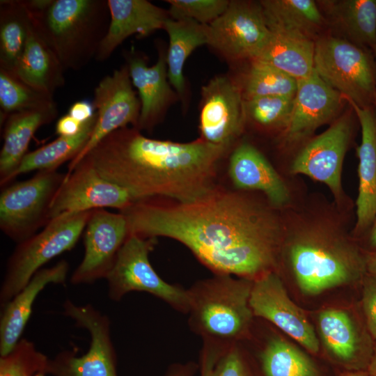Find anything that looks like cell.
<instances>
[{
    "label": "cell",
    "mask_w": 376,
    "mask_h": 376,
    "mask_svg": "<svg viewBox=\"0 0 376 376\" xmlns=\"http://www.w3.org/2000/svg\"><path fill=\"white\" fill-rule=\"evenodd\" d=\"M270 31L267 44L255 60L272 65L297 81L309 77L314 71L313 38L289 31Z\"/></svg>",
    "instance_id": "cell-27"
},
{
    "label": "cell",
    "mask_w": 376,
    "mask_h": 376,
    "mask_svg": "<svg viewBox=\"0 0 376 376\" xmlns=\"http://www.w3.org/2000/svg\"><path fill=\"white\" fill-rule=\"evenodd\" d=\"M228 173L236 188L263 192L274 207H282L290 201L287 186L276 170L254 146L240 144L230 155Z\"/></svg>",
    "instance_id": "cell-24"
},
{
    "label": "cell",
    "mask_w": 376,
    "mask_h": 376,
    "mask_svg": "<svg viewBox=\"0 0 376 376\" xmlns=\"http://www.w3.org/2000/svg\"><path fill=\"white\" fill-rule=\"evenodd\" d=\"M331 13L357 45H376V0H343L329 3Z\"/></svg>",
    "instance_id": "cell-32"
},
{
    "label": "cell",
    "mask_w": 376,
    "mask_h": 376,
    "mask_svg": "<svg viewBox=\"0 0 376 376\" xmlns=\"http://www.w3.org/2000/svg\"><path fill=\"white\" fill-rule=\"evenodd\" d=\"M93 210L66 214L51 220L42 230L17 243L9 257L0 290L3 307L54 258L77 243Z\"/></svg>",
    "instance_id": "cell-6"
},
{
    "label": "cell",
    "mask_w": 376,
    "mask_h": 376,
    "mask_svg": "<svg viewBox=\"0 0 376 376\" xmlns=\"http://www.w3.org/2000/svg\"><path fill=\"white\" fill-rule=\"evenodd\" d=\"M265 376H317L312 360L296 346L279 336L270 338L260 353Z\"/></svg>",
    "instance_id": "cell-33"
},
{
    "label": "cell",
    "mask_w": 376,
    "mask_h": 376,
    "mask_svg": "<svg viewBox=\"0 0 376 376\" xmlns=\"http://www.w3.org/2000/svg\"><path fill=\"white\" fill-rule=\"evenodd\" d=\"M368 245L369 249L366 251H376V217L369 228Z\"/></svg>",
    "instance_id": "cell-46"
},
{
    "label": "cell",
    "mask_w": 376,
    "mask_h": 376,
    "mask_svg": "<svg viewBox=\"0 0 376 376\" xmlns=\"http://www.w3.org/2000/svg\"><path fill=\"white\" fill-rule=\"evenodd\" d=\"M361 288L362 315L370 335L376 340V279L367 274Z\"/></svg>",
    "instance_id": "cell-40"
},
{
    "label": "cell",
    "mask_w": 376,
    "mask_h": 376,
    "mask_svg": "<svg viewBox=\"0 0 376 376\" xmlns=\"http://www.w3.org/2000/svg\"><path fill=\"white\" fill-rule=\"evenodd\" d=\"M107 2L110 23L95 56L97 61L107 60L132 35L148 36L157 30L164 29L170 17L168 10L146 0H107Z\"/></svg>",
    "instance_id": "cell-21"
},
{
    "label": "cell",
    "mask_w": 376,
    "mask_h": 376,
    "mask_svg": "<svg viewBox=\"0 0 376 376\" xmlns=\"http://www.w3.org/2000/svg\"><path fill=\"white\" fill-rule=\"evenodd\" d=\"M286 253L297 285L306 295L361 284L367 274L366 251L327 228L299 231L287 244Z\"/></svg>",
    "instance_id": "cell-3"
},
{
    "label": "cell",
    "mask_w": 376,
    "mask_h": 376,
    "mask_svg": "<svg viewBox=\"0 0 376 376\" xmlns=\"http://www.w3.org/2000/svg\"><path fill=\"white\" fill-rule=\"evenodd\" d=\"M375 54V63H376V45H375L374 48L373 49Z\"/></svg>",
    "instance_id": "cell-50"
},
{
    "label": "cell",
    "mask_w": 376,
    "mask_h": 376,
    "mask_svg": "<svg viewBox=\"0 0 376 376\" xmlns=\"http://www.w3.org/2000/svg\"><path fill=\"white\" fill-rule=\"evenodd\" d=\"M201 96L200 138L228 149L246 120L240 85L228 75H217L202 87Z\"/></svg>",
    "instance_id": "cell-14"
},
{
    "label": "cell",
    "mask_w": 376,
    "mask_h": 376,
    "mask_svg": "<svg viewBox=\"0 0 376 376\" xmlns=\"http://www.w3.org/2000/svg\"><path fill=\"white\" fill-rule=\"evenodd\" d=\"M195 370V366L192 363L180 365L171 370L166 376H192Z\"/></svg>",
    "instance_id": "cell-44"
},
{
    "label": "cell",
    "mask_w": 376,
    "mask_h": 376,
    "mask_svg": "<svg viewBox=\"0 0 376 376\" xmlns=\"http://www.w3.org/2000/svg\"><path fill=\"white\" fill-rule=\"evenodd\" d=\"M366 269L368 274L376 279V251H366Z\"/></svg>",
    "instance_id": "cell-45"
},
{
    "label": "cell",
    "mask_w": 376,
    "mask_h": 376,
    "mask_svg": "<svg viewBox=\"0 0 376 376\" xmlns=\"http://www.w3.org/2000/svg\"><path fill=\"white\" fill-rule=\"evenodd\" d=\"M120 212L130 234L175 240L214 274L254 280L276 266L280 222L270 209L242 194L216 188L195 201L171 204L146 198Z\"/></svg>",
    "instance_id": "cell-1"
},
{
    "label": "cell",
    "mask_w": 376,
    "mask_h": 376,
    "mask_svg": "<svg viewBox=\"0 0 376 376\" xmlns=\"http://www.w3.org/2000/svg\"><path fill=\"white\" fill-rule=\"evenodd\" d=\"M97 120V113L84 123L81 130L71 136H58L54 141L28 152L12 174L8 184L19 175L32 171L57 170L64 162L72 161L88 143Z\"/></svg>",
    "instance_id": "cell-30"
},
{
    "label": "cell",
    "mask_w": 376,
    "mask_h": 376,
    "mask_svg": "<svg viewBox=\"0 0 376 376\" xmlns=\"http://www.w3.org/2000/svg\"><path fill=\"white\" fill-rule=\"evenodd\" d=\"M64 70L31 18L26 45L17 63L15 77L29 86L54 96V92L65 85Z\"/></svg>",
    "instance_id": "cell-26"
},
{
    "label": "cell",
    "mask_w": 376,
    "mask_h": 376,
    "mask_svg": "<svg viewBox=\"0 0 376 376\" xmlns=\"http://www.w3.org/2000/svg\"><path fill=\"white\" fill-rule=\"evenodd\" d=\"M45 373H36L33 375H30V376H45Z\"/></svg>",
    "instance_id": "cell-49"
},
{
    "label": "cell",
    "mask_w": 376,
    "mask_h": 376,
    "mask_svg": "<svg viewBox=\"0 0 376 376\" xmlns=\"http://www.w3.org/2000/svg\"><path fill=\"white\" fill-rule=\"evenodd\" d=\"M54 103V96L38 91L15 76L0 70L1 124L13 113L42 108Z\"/></svg>",
    "instance_id": "cell-35"
},
{
    "label": "cell",
    "mask_w": 376,
    "mask_h": 376,
    "mask_svg": "<svg viewBox=\"0 0 376 376\" xmlns=\"http://www.w3.org/2000/svg\"><path fill=\"white\" fill-rule=\"evenodd\" d=\"M58 115L56 103L39 109L10 114L3 123V145L0 152V186L8 185L12 174L28 153L36 131L52 122Z\"/></svg>",
    "instance_id": "cell-25"
},
{
    "label": "cell",
    "mask_w": 376,
    "mask_h": 376,
    "mask_svg": "<svg viewBox=\"0 0 376 376\" xmlns=\"http://www.w3.org/2000/svg\"><path fill=\"white\" fill-rule=\"evenodd\" d=\"M240 85L244 100L270 95L295 96L297 81L265 62L253 60Z\"/></svg>",
    "instance_id": "cell-34"
},
{
    "label": "cell",
    "mask_w": 376,
    "mask_h": 376,
    "mask_svg": "<svg viewBox=\"0 0 376 376\" xmlns=\"http://www.w3.org/2000/svg\"><path fill=\"white\" fill-rule=\"evenodd\" d=\"M136 127L117 130L86 157L104 178L136 200H198L216 189L217 165L228 148L201 138L188 143L150 139Z\"/></svg>",
    "instance_id": "cell-2"
},
{
    "label": "cell",
    "mask_w": 376,
    "mask_h": 376,
    "mask_svg": "<svg viewBox=\"0 0 376 376\" xmlns=\"http://www.w3.org/2000/svg\"><path fill=\"white\" fill-rule=\"evenodd\" d=\"M29 12L64 70H81L95 58L110 23L107 0H52L45 9Z\"/></svg>",
    "instance_id": "cell-4"
},
{
    "label": "cell",
    "mask_w": 376,
    "mask_h": 376,
    "mask_svg": "<svg viewBox=\"0 0 376 376\" xmlns=\"http://www.w3.org/2000/svg\"><path fill=\"white\" fill-rule=\"evenodd\" d=\"M169 38L166 52L168 79L181 98L186 91L184 65L190 54L198 47L208 44L209 27L194 20L169 17L164 27Z\"/></svg>",
    "instance_id": "cell-28"
},
{
    "label": "cell",
    "mask_w": 376,
    "mask_h": 376,
    "mask_svg": "<svg viewBox=\"0 0 376 376\" xmlns=\"http://www.w3.org/2000/svg\"><path fill=\"white\" fill-rule=\"evenodd\" d=\"M343 98L315 70L307 78L297 81L292 117L288 126L283 130L285 142L301 141L313 134L322 125L333 120L342 107Z\"/></svg>",
    "instance_id": "cell-18"
},
{
    "label": "cell",
    "mask_w": 376,
    "mask_h": 376,
    "mask_svg": "<svg viewBox=\"0 0 376 376\" xmlns=\"http://www.w3.org/2000/svg\"><path fill=\"white\" fill-rule=\"evenodd\" d=\"M340 376H371L366 370H354L346 372Z\"/></svg>",
    "instance_id": "cell-48"
},
{
    "label": "cell",
    "mask_w": 376,
    "mask_h": 376,
    "mask_svg": "<svg viewBox=\"0 0 376 376\" xmlns=\"http://www.w3.org/2000/svg\"><path fill=\"white\" fill-rule=\"evenodd\" d=\"M318 331L324 347L337 360L366 370L372 356L375 341L363 318L336 308L322 310L318 317Z\"/></svg>",
    "instance_id": "cell-19"
},
{
    "label": "cell",
    "mask_w": 376,
    "mask_h": 376,
    "mask_svg": "<svg viewBox=\"0 0 376 376\" xmlns=\"http://www.w3.org/2000/svg\"><path fill=\"white\" fill-rule=\"evenodd\" d=\"M366 370L371 376H376V340L375 341L373 352L366 368Z\"/></svg>",
    "instance_id": "cell-47"
},
{
    "label": "cell",
    "mask_w": 376,
    "mask_h": 376,
    "mask_svg": "<svg viewBox=\"0 0 376 376\" xmlns=\"http://www.w3.org/2000/svg\"><path fill=\"white\" fill-rule=\"evenodd\" d=\"M351 135V119L343 116L305 146L295 157L291 172L325 184L339 199L343 163Z\"/></svg>",
    "instance_id": "cell-17"
},
{
    "label": "cell",
    "mask_w": 376,
    "mask_h": 376,
    "mask_svg": "<svg viewBox=\"0 0 376 376\" xmlns=\"http://www.w3.org/2000/svg\"><path fill=\"white\" fill-rule=\"evenodd\" d=\"M253 281L214 274L194 283L187 289L191 329L224 348L237 343L248 334L254 317L249 304Z\"/></svg>",
    "instance_id": "cell-5"
},
{
    "label": "cell",
    "mask_w": 376,
    "mask_h": 376,
    "mask_svg": "<svg viewBox=\"0 0 376 376\" xmlns=\"http://www.w3.org/2000/svg\"><path fill=\"white\" fill-rule=\"evenodd\" d=\"M68 269V263L64 260L53 267L40 269L11 300L1 307V357L10 353L19 341L38 294L49 284H65Z\"/></svg>",
    "instance_id": "cell-22"
},
{
    "label": "cell",
    "mask_w": 376,
    "mask_h": 376,
    "mask_svg": "<svg viewBox=\"0 0 376 376\" xmlns=\"http://www.w3.org/2000/svg\"><path fill=\"white\" fill-rule=\"evenodd\" d=\"M169 16L173 19H188L209 25L228 6V0H168Z\"/></svg>",
    "instance_id": "cell-38"
},
{
    "label": "cell",
    "mask_w": 376,
    "mask_h": 376,
    "mask_svg": "<svg viewBox=\"0 0 376 376\" xmlns=\"http://www.w3.org/2000/svg\"><path fill=\"white\" fill-rule=\"evenodd\" d=\"M124 56L132 83L138 91L141 101L139 130H150L164 115L166 109L177 99L167 72L166 53L159 49L156 63L148 66L146 58L134 51H125Z\"/></svg>",
    "instance_id": "cell-20"
},
{
    "label": "cell",
    "mask_w": 376,
    "mask_h": 376,
    "mask_svg": "<svg viewBox=\"0 0 376 376\" xmlns=\"http://www.w3.org/2000/svg\"><path fill=\"white\" fill-rule=\"evenodd\" d=\"M225 348L209 341H205L201 352V376H212L214 366Z\"/></svg>",
    "instance_id": "cell-41"
},
{
    "label": "cell",
    "mask_w": 376,
    "mask_h": 376,
    "mask_svg": "<svg viewBox=\"0 0 376 376\" xmlns=\"http://www.w3.org/2000/svg\"><path fill=\"white\" fill-rule=\"evenodd\" d=\"M135 201L122 187L102 177L84 157L72 173L65 175L51 203L49 219L104 207L120 212Z\"/></svg>",
    "instance_id": "cell-13"
},
{
    "label": "cell",
    "mask_w": 376,
    "mask_h": 376,
    "mask_svg": "<svg viewBox=\"0 0 376 376\" xmlns=\"http://www.w3.org/2000/svg\"><path fill=\"white\" fill-rule=\"evenodd\" d=\"M208 27L207 45L230 61L256 59L271 36L260 2L230 1Z\"/></svg>",
    "instance_id": "cell-10"
},
{
    "label": "cell",
    "mask_w": 376,
    "mask_h": 376,
    "mask_svg": "<svg viewBox=\"0 0 376 376\" xmlns=\"http://www.w3.org/2000/svg\"><path fill=\"white\" fill-rule=\"evenodd\" d=\"M260 3L270 31H289L312 38L322 23L313 0H264Z\"/></svg>",
    "instance_id": "cell-31"
},
{
    "label": "cell",
    "mask_w": 376,
    "mask_h": 376,
    "mask_svg": "<svg viewBox=\"0 0 376 376\" xmlns=\"http://www.w3.org/2000/svg\"><path fill=\"white\" fill-rule=\"evenodd\" d=\"M49 360L33 343L20 339L8 354L0 357V376H30L48 374Z\"/></svg>",
    "instance_id": "cell-37"
},
{
    "label": "cell",
    "mask_w": 376,
    "mask_h": 376,
    "mask_svg": "<svg viewBox=\"0 0 376 376\" xmlns=\"http://www.w3.org/2000/svg\"><path fill=\"white\" fill-rule=\"evenodd\" d=\"M348 102L361 127V141L357 148L359 194L354 229L356 234L361 235L369 230L376 217V110Z\"/></svg>",
    "instance_id": "cell-23"
},
{
    "label": "cell",
    "mask_w": 376,
    "mask_h": 376,
    "mask_svg": "<svg viewBox=\"0 0 376 376\" xmlns=\"http://www.w3.org/2000/svg\"><path fill=\"white\" fill-rule=\"evenodd\" d=\"M130 235L126 217L104 209L93 210L84 233V256L71 276L73 284L106 278Z\"/></svg>",
    "instance_id": "cell-16"
},
{
    "label": "cell",
    "mask_w": 376,
    "mask_h": 376,
    "mask_svg": "<svg viewBox=\"0 0 376 376\" xmlns=\"http://www.w3.org/2000/svg\"><path fill=\"white\" fill-rule=\"evenodd\" d=\"M155 239L129 235L105 278L108 295L112 300L119 301L130 292H146L178 311L189 313L188 290L164 281L150 263L149 253Z\"/></svg>",
    "instance_id": "cell-9"
},
{
    "label": "cell",
    "mask_w": 376,
    "mask_h": 376,
    "mask_svg": "<svg viewBox=\"0 0 376 376\" xmlns=\"http://www.w3.org/2000/svg\"><path fill=\"white\" fill-rule=\"evenodd\" d=\"M81 123L70 114L61 116L56 124V134L59 136H71L77 134L82 129Z\"/></svg>",
    "instance_id": "cell-42"
},
{
    "label": "cell",
    "mask_w": 376,
    "mask_h": 376,
    "mask_svg": "<svg viewBox=\"0 0 376 376\" xmlns=\"http://www.w3.org/2000/svg\"><path fill=\"white\" fill-rule=\"evenodd\" d=\"M249 304L254 317L272 323L311 353L319 352L320 341L312 324L290 298L275 271L253 281Z\"/></svg>",
    "instance_id": "cell-15"
},
{
    "label": "cell",
    "mask_w": 376,
    "mask_h": 376,
    "mask_svg": "<svg viewBox=\"0 0 376 376\" xmlns=\"http://www.w3.org/2000/svg\"><path fill=\"white\" fill-rule=\"evenodd\" d=\"M65 315L86 328L91 336L88 352L81 357L65 351L49 360L48 374L53 376H118L110 322L91 305L77 306L67 300Z\"/></svg>",
    "instance_id": "cell-11"
},
{
    "label": "cell",
    "mask_w": 376,
    "mask_h": 376,
    "mask_svg": "<svg viewBox=\"0 0 376 376\" xmlns=\"http://www.w3.org/2000/svg\"><path fill=\"white\" fill-rule=\"evenodd\" d=\"M95 107L88 100H80L74 102L68 110V114L76 120L84 123L91 119L94 114Z\"/></svg>",
    "instance_id": "cell-43"
},
{
    "label": "cell",
    "mask_w": 376,
    "mask_h": 376,
    "mask_svg": "<svg viewBox=\"0 0 376 376\" xmlns=\"http://www.w3.org/2000/svg\"><path fill=\"white\" fill-rule=\"evenodd\" d=\"M295 96L270 95L244 100L246 119L266 128L285 130L293 111Z\"/></svg>",
    "instance_id": "cell-36"
},
{
    "label": "cell",
    "mask_w": 376,
    "mask_h": 376,
    "mask_svg": "<svg viewBox=\"0 0 376 376\" xmlns=\"http://www.w3.org/2000/svg\"><path fill=\"white\" fill-rule=\"evenodd\" d=\"M65 175L57 170H42L28 180L1 188V231L19 243L47 225L51 203Z\"/></svg>",
    "instance_id": "cell-8"
},
{
    "label": "cell",
    "mask_w": 376,
    "mask_h": 376,
    "mask_svg": "<svg viewBox=\"0 0 376 376\" xmlns=\"http://www.w3.org/2000/svg\"><path fill=\"white\" fill-rule=\"evenodd\" d=\"M314 70L330 87L361 108L376 107V63L368 48L326 36L315 44Z\"/></svg>",
    "instance_id": "cell-7"
},
{
    "label": "cell",
    "mask_w": 376,
    "mask_h": 376,
    "mask_svg": "<svg viewBox=\"0 0 376 376\" xmlns=\"http://www.w3.org/2000/svg\"><path fill=\"white\" fill-rule=\"evenodd\" d=\"M30 24L31 15L24 1H0V70L15 76Z\"/></svg>",
    "instance_id": "cell-29"
},
{
    "label": "cell",
    "mask_w": 376,
    "mask_h": 376,
    "mask_svg": "<svg viewBox=\"0 0 376 376\" xmlns=\"http://www.w3.org/2000/svg\"><path fill=\"white\" fill-rule=\"evenodd\" d=\"M212 376H250L237 343L223 350L217 361Z\"/></svg>",
    "instance_id": "cell-39"
},
{
    "label": "cell",
    "mask_w": 376,
    "mask_h": 376,
    "mask_svg": "<svg viewBox=\"0 0 376 376\" xmlns=\"http://www.w3.org/2000/svg\"><path fill=\"white\" fill-rule=\"evenodd\" d=\"M93 103L97 109L96 123L84 149L68 164L66 175L106 136L130 124L137 127L141 101L133 88L126 63L98 83Z\"/></svg>",
    "instance_id": "cell-12"
}]
</instances>
